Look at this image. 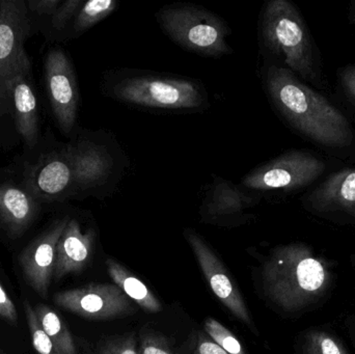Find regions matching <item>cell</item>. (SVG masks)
Here are the masks:
<instances>
[{
  "label": "cell",
  "mask_w": 355,
  "mask_h": 354,
  "mask_svg": "<svg viewBox=\"0 0 355 354\" xmlns=\"http://www.w3.org/2000/svg\"><path fill=\"white\" fill-rule=\"evenodd\" d=\"M265 85L273 105L300 134L325 147L352 145L354 130L349 121L289 69L271 66L265 74Z\"/></svg>",
  "instance_id": "6da1fadb"
},
{
  "label": "cell",
  "mask_w": 355,
  "mask_h": 354,
  "mask_svg": "<svg viewBox=\"0 0 355 354\" xmlns=\"http://www.w3.org/2000/svg\"><path fill=\"white\" fill-rule=\"evenodd\" d=\"M331 282L325 262L302 243L277 247L263 265L265 294L287 312L300 311L318 301Z\"/></svg>",
  "instance_id": "7a4b0ae2"
},
{
  "label": "cell",
  "mask_w": 355,
  "mask_h": 354,
  "mask_svg": "<svg viewBox=\"0 0 355 354\" xmlns=\"http://www.w3.org/2000/svg\"><path fill=\"white\" fill-rule=\"evenodd\" d=\"M104 91L116 101L152 109L198 110L208 106L206 89L198 81L148 71L112 72Z\"/></svg>",
  "instance_id": "3957f363"
},
{
  "label": "cell",
  "mask_w": 355,
  "mask_h": 354,
  "mask_svg": "<svg viewBox=\"0 0 355 354\" xmlns=\"http://www.w3.org/2000/svg\"><path fill=\"white\" fill-rule=\"evenodd\" d=\"M261 31L265 45L282 57L287 69L306 80H317L310 33L293 3L269 1L263 12Z\"/></svg>",
  "instance_id": "277c9868"
},
{
  "label": "cell",
  "mask_w": 355,
  "mask_h": 354,
  "mask_svg": "<svg viewBox=\"0 0 355 354\" xmlns=\"http://www.w3.org/2000/svg\"><path fill=\"white\" fill-rule=\"evenodd\" d=\"M156 17L166 35L188 51L210 57L233 52L227 41L231 33L227 23L202 6L171 4L160 8Z\"/></svg>",
  "instance_id": "5b68a950"
},
{
  "label": "cell",
  "mask_w": 355,
  "mask_h": 354,
  "mask_svg": "<svg viewBox=\"0 0 355 354\" xmlns=\"http://www.w3.org/2000/svg\"><path fill=\"white\" fill-rule=\"evenodd\" d=\"M74 172V195L78 193L101 197L110 191L120 175L119 150L112 141L81 137L68 145Z\"/></svg>",
  "instance_id": "8992f818"
},
{
  "label": "cell",
  "mask_w": 355,
  "mask_h": 354,
  "mask_svg": "<svg viewBox=\"0 0 355 354\" xmlns=\"http://www.w3.org/2000/svg\"><path fill=\"white\" fill-rule=\"evenodd\" d=\"M324 162L311 154L290 151L248 172L241 186L248 191H291L309 186L325 172Z\"/></svg>",
  "instance_id": "52a82bcc"
},
{
  "label": "cell",
  "mask_w": 355,
  "mask_h": 354,
  "mask_svg": "<svg viewBox=\"0 0 355 354\" xmlns=\"http://www.w3.org/2000/svg\"><path fill=\"white\" fill-rule=\"evenodd\" d=\"M31 31L28 8L21 0H0V114L6 112V85L28 58L25 39Z\"/></svg>",
  "instance_id": "ba28073f"
},
{
  "label": "cell",
  "mask_w": 355,
  "mask_h": 354,
  "mask_svg": "<svg viewBox=\"0 0 355 354\" xmlns=\"http://www.w3.org/2000/svg\"><path fill=\"white\" fill-rule=\"evenodd\" d=\"M54 303L89 320H110L135 313L132 301L112 284H89L56 293Z\"/></svg>",
  "instance_id": "9c48e42d"
},
{
  "label": "cell",
  "mask_w": 355,
  "mask_h": 354,
  "mask_svg": "<svg viewBox=\"0 0 355 354\" xmlns=\"http://www.w3.org/2000/svg\"><path fill=\"white\" fill-rule=\"evenodd\" d=\"M45 78L56 122L64 135H70L76 124L79 93L74 69L62 49H53L48 53Z\"/></svg>",
  "instance_id": "30bf717a"
},
{
  "label": "cell",
  "mask_w": 355,
  "mask_h": 354,
  "mask_svg": "<svg viewBox=\"0 0 355 354\" xmlns=\"http://www.w3.org/2000/svg\"><path fill=\"white\" fill-rule=\"evenodd\" d=\"M185 238L198 260L202 274L217 299L239 321L252 328V318L245 301L214 251L194 231L186 230Z\"/></svg>",
  "instance_id": "8fae6325"
},
{
  "label": "cell",
  "mask_w": 355,
  "mask_h": 354,
  "mask_svg": "<svg viewBox=\"0 0 355 354\" xmlns=\"http://www.w3.org/2000/svg\"><path fill=\"white\" fill-rule=\"evenodd\" d=\"M70 218H60L33 240L20 257L21 267L29 286L46 299L53 278L56 247Z\"/></svg>",
  "instance_id": "7c38bea8"
},
{
  "label": "cell",
  "mask_w": 355,
  "mask_h": 354,
  "mask_svg": "<svg viewBox=\"0 0 355 354\" xmlns=\"http://www.w3.org/2000/svg\"><path fill=\"white\" fill-rule=\"evenodd\" d=\"M241 187L214 176V181L209 186L200 207L202 220L205 222L220 224L248 216L246 210L254 207L260 197L256 191L252 193Z\"/></svg>",
  "instance_id": "4fadbf2b"
},
{
  "label": "cell",
  "mask_w": 355,
  "mask_h": 354,
  "mask_svg": "<svg viewBox=\"0 0 355 354\" xmlns=\"http://www.w3.org/2000/svg\"><path fill=\"white\" fill-rule=\"evenodd\" d=\"M31 62L28 58L17 69L6 85V107L12 102L17 129L28 147L37 141V99L29 83Z\"/></svg>",
  "instance_id": "5bb4252c"
},
{
  "label": "cell",
  "mask_w": 355,
  "mask_h": 354,
  "mask_svg": "<svg viewBox=\"0 0 355 354\" xmlns=\"http://www.w3.org/2000/svg\"><path fill=\"white\" fill-rule=\"evenodd\" d=\"M95 239L94 229L83 230L78 220L70 218L56 247L53 278L60 281L85 269L91 259Z\"/></svg>",
  "instance_id": "9a60e30c"
},
{
  "label": "cell",
  "mask_w": 355,
  "mask_h": 354,
  "mask_svg": "<svg viewBox=\"0 0 355 354\" xmlns=\"http://www.w3.org/2000/svg\"><path fill=\"white\" fill-rule=\"evenodd\" d=\"M31 193L46 200H60L74 195V172L68 145L48 156L33 175Z\"/></svg>",
  "instance_id": "2e32d148"
},
{
  "label": "cell",
  "mask_w": 355,
  "mask_h": 354,
  "mask_svg": "<svg viewBox=\"0 0 355 354\" xmlns=\"http://www.w3.org/2000/svg\"><path fill=\"white\" fill-rule=\"evenodd\" d=\"M308 200L317 211H342L355 215V168L331 174Z\"/></svg>",
  "instance_id": "e0dca14e"
},
{
  "label": "cell",
  "mask_w": 355,
  "mask_h": 354,
  "mask_svg": "<svg viewBox=\"0 0 355 354\" xmlns=\"http://www.w3.org/2000/svg\"><path fill=\"white\" fill-rule=\"evenodd\" d=\"M37 209V199L31 191L14 183H0V224L8 232H24L35 220Z\"/></svg>",
  "instance_id": "ac0fdd59"
},
{
  "label": "cell",
  "mask_w": 355,
  "mask_h": 354,
  "mask_svg": "<svg viewBox=\"0 0 355 354\" xmlns=\"http://www.w3.org/2000/svg\"><path fill=\"white\" fill-rule=\"evenodd\" d=\"M107 272L114 285L119 287L131 301L145 310L148 313H159L162 310V303L153 292L126 267L114 259H107Z\"/></svg>",
  "instance_id": "d6986e66"
},
{
  "label": "cell",
  "mask_w": 355,
  "mask_h": 354,
  "mask_svg": "<svg viewBox=\"0 0 355 354\" xmlns=\"http://www.w3.org/2000/svg\"><path fill=\"white\" fill-rule=\"evenodd\" d=\"M33 310L44 332L50 337L58 349L64 354H77L72 335L62 318L45 305H37Z\"/></svg>",
  "instance_id": "ffe728a7"
},
{
  "label": "cell",
  "mask_w": 355,
  "mask_h": 354,
  "mask_svg": "<svg viewBox=\"0 0 355 354\" xmlns=\"http://www.w3.org/2000/svg\"><path fill=\"white\" fill-rule=\"evenodd\" d=\"M116 0H89L83 2L73 20V33L81 35L100 21L107 18L118 8Z\"/></svg>",
  "instance_id": "44dd1931"
},
{
  "label": "cell",
  "mask_w": 355,
  "mask_h": 354,
  "mask_svg": "<svg viewBox=\"0 0 355 354\" xmlns=\"http://www.w3.org/2000/svg\"><path fill=\"white\" fill-rule=\"evenodd\" d=\"M23 308H24L27 324H28L29 332H31V342H33V348L35 349L37 354H64L58 349L50 337L44 332L37 316H35V310L31 307L28 301H24Z\"/></svg>",
  "instance_id": "7402d4cb"
},
{
  "label": "cell",
  "mask_w": 355,
  "mask_h": 354,
  "mask_svg": "<svg viewBox=\"0 0 355 354\" xmlns=\"http://www.w3.org/2000/svg\"><path fill=\"white\" fill-rule=\"evenodd\" d=\"M204 330L209 338L227 353L246 354L237 337L214 318H208L205 321Z\"/></svg>",
  "instance_id": "603a6c76"
},
{
  "label": "cell",
  "mask_w": 355,
  "mask_h": 354,
  "mask_svg": "<svg viewBox=\"0 0 355 354\" xmlns=\"http://www.w3.org/2000/svg\"><path fill=\"white\" fill-rule=\"evenodd\" d=\"M304 354H349L338 339L321 330H312L304 338Z\"/></svg>",
  "instance_id": "cb8c5ba5"
},
{
  "label": "cell",
  "mask_w": 355,
  "mask_h": 354,
  "mask_svg": "<svg viewBox=\"0 0 355 354\" xmlns=\"http://www.w3.org/2000/svg\"><path fill=\"white\" fill-rule=\"evenodd\" d=\"M83 0H67L62 1L56 12L52 15V24L56 30L62 31L66 28L71 20H74L77 12L83 4Z\"/></svg>",
  "instance_id": "d4e9b609"
},
{
  "label": "cell",
  "mask_w": 355,
  "mask_h": 354,
  "mask_svg": "<svg viewBox=\"0 0 355 354\" xmlns=\"http://www.w3.org/2000/svg\"><path fill=\"white\" fill-rule=\"evenodd\" d=\"M139 354H175L171 349L166 339L156 336L155 334H147L141 337Z\"/></svg>",
  "instance_id": "484cf974"
},
{
  "label": "cell",
  "mask_w": 355,
  "mask_h": 354,
  "mask_svg": "<svg viewBox=\"0 0 355 354\" xmlns=\"http://www.w3.org/2000/svg\"><path fill=\"white\" fill-rule=\"evenodd\" d=\"M99 354H139L137 351V342L133 336L114 339L106 343Z\"/></svg>",
  "instance_id": "4316f807"
},
{
  "label": "cell",
  "mask_w": 355,
  "mask_h": 354,
  "mask_svg": "<svg viewBox=\"0 0 355 354\" xmlns=\"http://www.w3.org/2000/svg\"><path fill=\"white\" fill-rule=\"evenodd\" d=\"M193 354H229L213 342L206 333H198L194 345Z\"/></svg>",
  "instance_id": "83f0119b"
},
{
  "label": "cell",
  "mask_w": 355,
  "mask_h": 354,
  "mask_svg": "<svg viewBox=\"0 0 355 354\" xmlns=\"http://www.w3.org/2000/svg\"><path fill=\"white\" fill-rule=\"evenodd\" d=\"M339 77L344 93L355 105V64L345 67L340 72Z\"/></svg>",
  "instance_id": "f1b7e54d"
},
{
  "label": "cell",
  "mask_w": 355,
  "mask_h": 354,
  "mask_svg": "<svg viewBox=\"0 0 355 354\" xmlns=\"http://www.w3.org/2000/svg\"><path fill=\"white\" fill-rule=\"evenodd\" d=\"M0 316L12 324H17L18 321V313L14 303L10 301L8 295L6 294L4 289L0 284Z\"/></svg>",
  "instance_id": "f546056e"
},
{
  "label": "cell",
  "mask_w": 355,
  "mask_h": 354,
  "mask_svg": "<svg viewBox=\"0 0 355 354\" xmlns=\"http://www.w3.org/2000/svg\"><path fill=\"white\" fill-rule=\"evenodd\" d=\"M62 0H33L29 1V10L39 15H53L62 4Z\"/></svg>",
  "instance_id": "4dcf8cb0"
},
{
  "label": "cell",
  "mask_w": 355,
  "mask_h": 354,
  "mask_svg": "<svg viewBox=\"0 0 355 354\" xmlns=\"http://www.w3.org/2000/svg\"><path fill=\"white\" fill-rule=\"evenodd\" d=\"M352 18H354L355 22V2L354 3V6H352Z\"/></svg>",
  "instance_id": "1f68e13d"
}]
</instances>
